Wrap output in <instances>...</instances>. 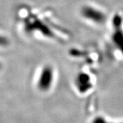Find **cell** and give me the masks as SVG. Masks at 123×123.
<instances>
[{
	"label": "cell",
	"mask_w": 123,
	"mask_h": 123,
	"mask_svg": "<svg viewBox=\"0 0 123 123\" xmlns=\"http://www.w3.org/2000/svg\"><path fill=\"white\" fill-rule=\"evenodd\" d=\"M54 70L50 65L44 66L40 73L37 81V87L42 92H47L50 90L53 83Z\"/></svg>",
	"instance_id": "6da1fadb"
},
{
	"label": "cell",
	"mask_w": 123,
	"mask_h": 123,
	"mask_svg": "<svg viewBox=\"0 0 123 123\" xmlns=\"http://www.w3.org/2000/svg\"><path fill=\"white\" fill-rule=\"evenodd\" d=\"M81 16L95 24L101 25L106 21V15L102 10L92 6H84L81 10Z\"/></svg>",
	"instance_id": "7a4b0ae2"
},
{
	"label": "cell",
	"mask_w": 123,
	"mask_h": 123,
	"mask_svg": "<svg viewBox=\"0 0 123 123\" xmlns=\"http://www.w3.org/2000/svg\"><path fill=\"white\" fill-rule=\"evenodd\" d=\"M75 85L80 93L87 92L92 88L90 76L85 72H80L75 79Z\"/></svg>",
	"instance_id": "3957f363"
},
{
	"label": "cell",
	"mask_w": 123,
	"mask_h": 123,
	"mask_svg": "<svg viewBox=\"0 0 123 123\" xmlns=\"http://www.w3.org/2000/svg\"><path fill=\"white\" fill-rule=\"evenodd\" d=\"M25 28L30 31L32 30H39L43 35L49 37L52 36V32L49 29L48 27L36 18L31 19L30 18L28 20H26Z\"/></svg>",
	"instance_id": "277c9868"
},
{
	"label": "cell",
	"mask_w": 123,
	"mask_h": 123,
	"mask_svg": "<svg viewBox=\"0 0 123 123\" xmlns=\"http://www.w3.org/2000/svg\"><path fill=\"white\" fill-rule=\"evenodd\" d=\"M113 44L123 55V27L114 28L111 34Z\"/></svg>",
	"instance_id": "5b68a950"
},
{
	"label": "cell",
	"mask_w": 123,
	"mask_h": 123,
	"mask_svg": "<svg viewBox=\"0 0 123 123\" xmlns=\"http://www.w3.org/2000/svg\"><path fill=\"white\" fill-rule=\"evenodd\" d=\"M123 25V17L119 14H116L112 18V26L114 28L116 27H120Z\"/></svg>",
	"instance_id": "8992f818"
},
{
	"label": "cell",
	"mask_w": 123,
	"mask_h": 123,
	"mask_svg": "<svg viewBox=\"0 0 123 123\" xmlns=\"http://www.w3.org/2000/svg\"><path fill=\"white\" fill-rule=\"evenodd\" d=\"M92 123H112L108 122L107 120H106L102 116H97L93 120Z\"/></svg>",
	"instance_id": "52a82bcc"
},
{
	"label": "cell",
	"mask_w": 123,
	"mask_h": 123,
	"mask_svg": "<svg viewBox=\"0 0 123 123\" xmlns=\"http://www.w3.org/2000/svg\"><path fill=\"white\" fill-rule=\"evenodd\" d=\"M7 43H8L7 39L0 36V45H5L7 44Z\"/></svg>",
	"instance_id": "ba28073f"
},
{
	"label": "cell",
	"mask_w": 123,
	"mask_h": 123,
	"mask_svg": "<svg viewBox=\"0 0 123 123\" xmlns=\"http://www.w3.org/2000/svg\"><path fill=\"white\" fill-rule=\"evenodd\" d=\"M1 64H0V68H1Z\"/></svg>",
	"instance_id": "9c48e42d"
},
{
	"label": "cell",
	"mask_w": 123,
	"mask_h": 123,
	"mask_svg": "<svg viewBox=\"0 0 123 123\" xmlns=\"http://www.w3.org/2000/svg\"></svg>",
	"instance_id": "30bf717a"
}]
</instances>
